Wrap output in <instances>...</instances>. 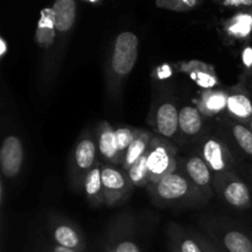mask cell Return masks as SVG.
Segmentation results:
<instances>
[{
	"mask_svg": "<svg viewBox=\"0 0 252 252\" xmlns=\"http://www.w3.org/2000/svg\"><path fill=\"white\" fill-rule=\"evenodd\" d=\"M138 53L139 38L132 31L120 32L108 48L105 69L106 94L115 105L121 103L125 83L137 64Z\"/></svg>",
	"mask_w": 252,
	"mask_h": 252,
	"instance_id": "obj_1",
	"label": "cell"
},
{
	"mask_svg": "<svg viewBox=\"0 0 252 252\" xmlns=\"http://www.w3.org/2000/svg\"><path fill=\"white\" fill-rule=\"evenodd\" d=\"M147 189L153 204L159 208L192 209L206 206L208 202L180 167Z\"/></svg>",
	"mask_w": 252,
	"mask_h": 252,
	"instance_id": "obj_2",
	"label": "cell"
},
{
	"mask_svg": "<svg viewBox=\"0 0 252 252\" xmlns=\"http://www.w3.org/2000/svg\"><path fill=\"white\" fill-rule=\"evenodd\" d=\"M34 41L41 51V64H39V88L44 93L51 91L57 80L59 70L57 69L56 51L57 34L54 29L53 11L52 7H44L39 15L37 24Z\"/></svg>",
	"mask_w": 252,
	"mask_h": 252,
	"instance_id": "obj_3",
	"label": "cell"
},
{
	"mask_svg": "<svg viewBox=\"0 0 252 252\" xmlns=\"http://www.w3.org/2000/svg\"><path fill=\"white\" fill-rule=\"evenodd\" d=\"M203 234L226 252H252V235L236 221L206 214L198 220Z\"/></svg>",
	"mask_w": 252,
	"mask_h": 252,
	"instance_id": "obj_4",
	"label": "cell"
},
{
	"mask_svg": "<svg viewBox=\"0 0 252 252\" xmlns=\"http://www.w3.org/2000/svg\"><path fill=\"white\" fill-rule=\"evenodd\" d=\"M97 157L95 133L86 128L79 135L69 155V182L74 191H83L86 174L97 164Z\"/></svg>",
	"mask_w": 252,
	"mask_h": 252,
	"instance_id": "obj_5",
	"label": "cell"
},
{
	"mask_svg": "<svg viewBox=\"0 0 252 252\" xmlns=\"http://www.w3.org/2000/svg\"><path fill=\"white\" fill-rule=\"evenodd\" d=\"M197 153L203 158L213 175L226 171H236L240 165L241 158L234 153L220 133H214V134L206 133L204 137L198 140Z\"/></svg>",
	"mask_w": 252,
	"mask_h": 252,
	"instance_id": "obj_6",
	"label": "cell"
},
{
	"mask_svg": "<svg viewBox=\"0 0 252 252\" xmlns=\"http://www.w3.org/2000/svg\"><path fill=\"white\" fill-rule=\"evenodd\" d=\"M214 192L229 207L246 211L252 207L250 185L244 181L236 171H226L213 176Z\"/></svg>",
	"mask_w": 252,
	"mask_h": 252,
	"instance_id": "obj_7",
	"label": "cell"
},
{
	"mask_svg": "<svg viewBox=\"0 0 252 252\" xmlns=\"http://www.w3.org/2000/svg\"><path fill=\"white\" fill-rule=\"evenodd\" d=\"M51 7L57 34V69L61 71L62 64L65 58L66 47L78 17V0H54Z\"/></svg>",
	"mask_w": 252,
	"mask_h": 252,
	"instance_id": "obj_8",
	"label": "cell"
},
{
	"mask_svg": "<svg viewBox=\"0 0 252 252\" xmlns=\"http://www.w3.org/2000/svg\"><path fill=\"white\" fill-rule=\"evenodd\" d=\"M148 165L150 172V184L169 176L179 169L177 147L171 140L155 134L148 152Z\"/></svg>",
	"mask_w": 252,
	"mask_h": 252,
	"instance_id": "obj_9",
	"label": "cell"
},
{
	"mask_svg": "<svg viewBox=\"0 0 252 252\" xmlns=\"http://www.w3.org/2000/svg\"><path fill=\"white\" fill-rule=\"evenodd\" d=\"M101 176L105 206L112 208L120 206L129 198L134 186L122 167L101 161Z\"/></svg>",
	"mask_w": 252,
	"mask_h": 252,
	"instance_id": "obj_10",
	"label": "cell"
},
{
	"mask_svg": "<svg viewBox=\"0 0 252 252\" xmlns=\"http://www.w3.org/2000/svg\"><path fill=\"white\" fill-rule=\"evenodd\" d=\"M46 231L57 245L79 252L86 251V239L76 223L58 214H49L46 220Z\"/></svg>",
	"mask_w": 252,
	"mask_h": 252,
	"instance_id": "obj_11",
	"label": "cell"
},
{
	"mask_svg": "<svg viewBox=\"0 0 252 252\" xmlns=\"http://www.w3.org/2000/svg\"><path fill=\"white\" fill-rule=\"evenodd\" d=\"M180 110L171 97L160 98L152 108L150 123L157 132V135L169 140L179 138Z\"/></svg>",
	"mask_w": 252,
	"mask_h": 252,
	"instance_id": "obj_12",
	"label": "cell"
},
{
	"mask_svg": "<svg viewBox=\"0 0 252 252\" xmlns=\"http://www.w3.org/2000/svg\"><path fill=\"white\" fill-rule=\"evenodd\" d=\"M219 132L226 140L231 149L241 159L252 160V130L248 125L230 120L221 115L218 118Z\"/></svg>",
	"mask_w": 252,
	"mask_h": 252,
	"instance_id": "obj_13",
	"label": "cell"
},
{
	"mask_svg": "<svg viewBox=\"0 0 252 252\" xmlns=\"http://www.w3.org/2000/svg\"><path fill=\"white\" fill-rule=\"evenodd\" d=\"M108 236L116 252H142L135 239V218L133 213H121L111 221Z\"/></svg>",
	"mask_w": 252,
	"mask_h": 252,
	"instance_id": "obj_14",
	"label": "cell"
},
{
	"mask_svg": "<svg viewBox=\"0 0 252 252\" xmlns=\"http://www.w3.org/2000/svg\"><path fill=\"white\" fill-rule=\"evenodd\" d=\"M179 167L186 172L189 179L193 182L194 186L203 193V196L208 201L214 196L216 193L213 187L214 175L198 153L181 159V161L179 162Z\"/></svg>",
	"mask_w": 252,
	"mask_h": 252,
	"instance_id": "obj_15",
	"label": "cell"
},
{
	"mask_svg": "<svg viewBox=\"0 0 252 252\" xmlns=\"http://www.w3.org/2000/svg\"><path fill=\"white\" fill-rule=\"evenodd\" d=\"M24 159V144L20 137L15 134L6 135L0 149V169L2 179L9 181L16 179L22 170Z\"/></svg>",
	"mask_w": 252,
	"mask_h": 252,
	"instance_id": "obj_16",
	"label": "cell"
},
{
	"mask_svg": "<svg viewBox=\"0 0 252 252\" xmlns=\"http://www.w3.org/2000/svg\"><path fill=\"white\" fill-rule=\"evenodd\" d=\"M224 116L244 125H249L252 120V95L245 80H240V83L228 90Z\"/></svg>",
	"mask_w": 252,
	"mask_h": 252,
	"instance_id": "obj_17",
	"label": "cell"
},
{
	"mask_svg": "<svg viewBox=\"0 0 252 252\" xmlns=\"http://www.w3.org/2000/svg\"><path fill=\"white\" fill-rule=\"evenodd\" d=\"M204 116L197 106L185 105L180 108L177 144L194 143L204 137Z\"/></svg>",
	"mask_w": 252,
	"mask_h": 252,
	"instance_id": "obj_18",
	"label": "cell"
},
{
	"mask_svg": "<svg viewBox=\"0 0 252 252\" xmlns=\"http://www.w3.org/2000/svg\"><path fill=\"white\" fill-rule=\"evenodd\" d=\"M95 138L101 160L115 166H122L123 160L117 149L115 128L107 121H101L97 123L95 128Z\"/></svg>",
	"mask_w": 252,
	"mask_h": 252,
	"instance_id": "obj_19",
	"label": "cell"
},
{
	"mask_svg": "<svg viewBox=\"0 0 252 252\" xmlns=\"http://www.w3.org/2000/svg\"><path fill=\"white\" fill-rule=\"evenodd\" d=\"M252 33V12L240 11L230 19L223 21L220 34L224 43L231 44L236 42L248 41Z\"/></svg>",
	"mask_w": 252,
	"mask_h": 252,
	"instance_id": "obj_20",
	"label": "cell"
},
{
	"mask_svg": "<svg viewBox=\"0 0 252 252\" xmlns=\"http://www.w3.org/2000/svg\"><path fill=\"white\" fill-rule=\"evenodd\" d=\"M166 234L170 252H204L192 230L184 228L180 224L170 223Z\"/></svg>",
	"mask_w": 252,
	"mask_h": 252,
	"instance_id": "obj_21",
	"label": "cell"
},
{
	"mask_svg": "<svg viewBox=\"0 0 252 252\" xmlns=\"http://www.w3.org/2000/svg\"><path fill=\"white\" fill-rule=\"evenodd\" d=\"M228 100V90L213 89V90H203L201 97L196 101V106L201 111L204 118L217 117L224 115Z\"/></svg>",
	"mask_w": 252,
	"mask_h": 252,
	"instance_id": "obj_22",
	"label": "cell"
},
{
	"mask_svg": "<svg viewBox=\"0 0 252 252\" xmlns=\"http://www.w3.org/2000/svg\"><path fill=\"white\" fill-rule=\"evenodd\" d=\"M83 192L86 197V201L94 207H101L105 204L103 196L102 176H101V161L86 174L83 185Z\"/></svg>",
	"mask_w": 252,
	"mask_h": 252,
	"instance_id": "obj_23",
	"label": "cell"
},
{
	"mask_svg": "<svg viewBox=\"0 0 252 252\" xmlns=\"http://www.w3.org/2000/svg\"><path fill=\"white\" fill-rule=\"evenodd\" d=\"M154 135L155 134H153L152 132H148V130L143 129V128H137L134 140H133L132 144L128 148L127 153L125 155V159H123V164L121 166L126 172L149 150L150 143H152Z\"/></svg>",
	"mask_w": 252,
	"mask_h": 252,
	"instance_id": "obj_24",
	"label": "cell"
},
{
	"mask_svg": "<svg viewBox=\"0 0 252 252\" xmlns=\"http://www.w3.org/2000/svg\"><path fill=\"white\" fill-rule=\"evenodd\" d=\"M189 75L203 90H213L219 84L213 69L202 63H196V68L189 69Z\"/></svg>",
	"mask_w": 252,
	"mask_h": 252,
	"instance_id": "obj_25",
	"label": "cell"
},
{
	"mask_svg": "<svg viewBox=\"0 0 252 252\" xmlns=\"http://www.w3.org/2000/svg\"><path fill=\"white\" fill-rule=\"evenodd\" d=\"M149 152V150H148ZM148 152L127 171L134 187H148L150 185V172L148 165Z\"/></svg>",
	"mask_w": 252,
	"mask_h": 252,
	"instance_id": "obj_26",
	"label": "cell"
},
{
	"mask_svg": "<svg viewBox=\"0 0 252 252\" xmlns=\"http://www.w3.org/2000/svg\"><path fill=\"white\" fill-rule=\"evenodd\" d=\"M116 133V143H117V149L120 153L122 160L125 159V155L127 153L128 148L132 144L134 140L135 133H137V128L129 127V126H122V127H117L115 129ZM123 164V162H122Z\"/></svg>",
	"mask_w": 252,
	"mask_h": 252,
	"instance_id": "obj_27",
	"label": "cell"
},
{
	"mask_svg": "<svg viewBox=\"0 0 252 252\" xmlns=\"http://www.w3.org/2000/svg\"><path fill=\"white\" fill-rule=\"evenodd\" d=\"M31 252H79L64 246L57 245L51 240H38L32 248Z\"/></svg>",
	"mask_w": 252,
	"mask_h": 252,
	"instance_id": "obj_28",
	"label": "cell"
},
{
	"mask_svg": "<svg viewBox=\"0 0 252 252\" xmlns=\"http://www.w3.org/2000/svg\"><path fill=\"white\" fill-rule=\"evenodd\" d=\"M241 62H243V75L241 80H248L252 78V46H245L241 52Z\"/></svg>",
	"mask_w": 252,
	"mask_h": 252,
	"instance_id": "obj_29",
	"label": "cell"
},
{
	"mask_svg": "<svg viewBox=\"0 0 252 252\" xmlns=\"http://www.w3.org/2000/svg\"><path fill=\"white\" fill-rule=\"evenodd\" d=\"M220 6L226 9H236L241 11L252 12V0H214Z\"/></svg>",
	"mask_w": 252,
	"mask_h": 252,
	"instance_id": "obj_30",
	"label": "cell"
},
{
	"mask_svg": "<svg viewBox=\"0 0 252 252\" xmlns=\"http://www.w3.org/2000/svg\"><path fill=\"white\" fill-rule=\"evenodd\" d=\"M192 233H193L194 238L198 241V244L201 245V248L203 249L204 252H226L221 248H219L217 244H214L211 239L207 238L203 233H199V231L196 230H192Z\"/></svg>",
	"mask_w": 252,
	"mask_h": 252,
	"instance_id": "obj_31",
	"label": "cell"
},
{
	"mask_svg": "<svg viewBox=\"0 0 252 252\" xmlns=\"http://www.w3.org/2000/svg\"><path fill=\"white\" fill-rule=\"evenodd\" d=\"M201 0H174L170 10L172 11H187L199 5Z\"/></svg>",
	"mask_w": 252,
	"mask_h": 252,
	"instance_id": "obj_32",
	"label": "cell"
},
{
	"mask_svg": "<svg viewBox=\"0 0 252 252\" xmlns=\"http://www.w3.org/2000/svg\"><path fill=\"white\" fill-rule=\"evenodd\" d=\"M101 252H116L115 246H113V243H112V240H111L110 236H107V239H106L105 244H103L102 251Z\"/></svg>",
	"mask_w": 252,
	"mask_h": 252,
	"instance_id": "obj_33",
	"label": "cell"
},
{
	"mask_svg": "<svg viewBox=\"0 0 252 252\" xmlns=\"http://www.w3.org/2000/svg\"><path fill=\"white\" fill-rule=\"evenodd\" d=\"M172 2H174V0H157L158 6L161 7V9H167V10H170Z\"/></svg>",
	"mask_w": 252,
	"mask_h": 252,
	"instance_id": "obj_34",
	"label": "cell"
},
{
	"mask_svg": "<svg viewBox=\"0 0 252 252\" xmlns=\"http://www.w3.org/2000/svg\"><path fill=\"white\" fill-rule=\"evenodd\" d=\"M245 172H246V176H248V179H249V182H250V189L252 192V165L246 167Z\"/></svg>",
	"mask_w": 252,
	"mask_h": 252,
	"instance_id": "obj_35",
	"label": "cell"
},
{
	"mask_svg": "<svg viewBox=\"0 0 252 252\" xmlns=\"http://www.w3.org/2000/svg\"><path fill=\"white\" fill-rule=\"evenodd\" d=\"M1 43H2V52H1V53L4 54L5 53V41H4V38H1Z\"/></svg>",
	"mask_w": 252,
	"mask_h": 252,
	"instance_id": "obj_36",
	"label": "cell"
},
{
	"mask_svg": "<svg viewBox=\"0 0 252 252\" xmlns=\"http://www.w3.org/2000/svg\"><path fill=\"white\" fill-rule=\"evenodd\" d=\"M248 126H249V128H250V129L252 130V120L250 121V122H249V125H248Z\"/></svg>",
	"mask_w": 252,
	"mask_h": 252,
	"instance_id": "obj_37",
	"label": "cell"
}]
</instances>
